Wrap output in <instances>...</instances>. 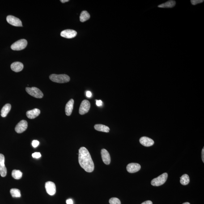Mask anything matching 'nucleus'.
<instances>
[{"instance_id": "f257e3e1", "label": "nucleus", "mask_w": 204, "mask_h": 204, "mask_svg": "<svg viewBox=\"0 0 204 204\" xmlns=\"http://www.w3.org/2000/svg\"><path fill=\"white\" fill-rule=\"evenodd\" d=\"M78 155V161L81 166L86 172H92L94 169V164L88 150L85 147H81Z\"/></svg>"}, {"instance_id": "f03ea898", "label": "nucleus", "mask_w": 204, "mask_h": 204, "mask_svg": "<svg viewBox=\"0 0 204 204\" xmlns=\"http://www.w3.org/2000/svg\"><path fill=\"white\" fill-rule=\"evenodd\" d=\"M49 78L52 81L59 83H66L70 80V77L65 74H52Z\"/></svg>"}, {"instance_id": "7ed1b4c3", "label": "nucleus", "mask_w": 204, "mask_h": 204, "mask_svg": "<svg viewBox=\"0 0 204 204\" xmlns=\"http://www.w3.org/2000/svg\"><path fill=\"white\" fill-rule=\"evenodd\" d=\"M168 177V174L166 173L162 174L156 178L153 179L151 181L152 185L155 186H159L164 184Z\"/></svg>"}, {"instance_id": "20e7f679", "label": "nucleus", "mask_w": 204, "mask_h": 204, "mask_svg": "<svg viewBox=\"0 0 204 204\" xmlns=\"http://www.w3.org/2000/svg\"><path fill=\"white\" fill-rule=\"evenodd\" d=\"M27 45V40L25 39H21L18 40L11 45V48L13 50L19 51L24 49Z\"/></svg>"}, {"instance_id": "39448f33", "label": "nucleus", "mask_w": 204, "mask_h": 204, "mask_svg": "<svg viewBox=\"0 0 204 204\" xmlns=\"http://www.w3.org/2000/svg\"><path fill=\"white\" fill-rule=\"evenodd\" d=\"M26 91L31 96L37 98H41L44 96L41 91L36 87H27Z\"/></svg>"}, {"instance_id": "423d86ee", "label": "nucleus", "mask_w": 204, "mask_h": 204, "mask_svg": "<svg viewBox=\"0 0 204 204\" xmlns=\"http://www.w3.org/2000/svg\"><path fill=\"white\" fill-rule=\"evenodd\" d=\"M91 108V104L89 101L83 100L81 103L79 109V113L81 115H83L87 113L89 110Z\"/></svg>"}, {"instance_id": "0eeeda50", "label": "nucleus", "mask_w": 204, "mask_h": 204, "mask_svg": "<svg viewBox=\"0 0 204 204\" xmlns=\"http://www.w3.org/2000/svg\"><path fill=\"white\" fill-rule=\"evenodd\" d=\"M6 21L9 24L16 27H23L21 21L19 18L13 16L9 15L6 17Z\"/></svg>"}, {"instance_id": "6e6552de", "label": "nucleus", "mask_w": 204, "mask_h": 204, "mask_svg": "<svg viewBox=\"0 0 204 204\" xmlns=\"http://www.w3.org/2000/svg\"><path fill=\"white\" fill-rule=\"evenodd\" d=\"M28 127V123L25 120H23L17 124L15 128V130L17 133H23L26 130Z\"/></svg>"}, {"instance_id": "1a4fd4ad", "label": "nucleus", "mask_w": 204, "mask_h": 204, "mask_svg": "<svg viewBox=\"0 0 204 204\" xmlns=\"http://www.w3.org/2000/svg\"><path fill=\"white\" fill-rule=\"evenodd\" d=\"M45 188L47 193L50 195H53L56 192V186L54 183L48 181L45 183Z\"/></svg>"}, {"instance_id": "9d476101", "label": "nucleus", "mask_w": 204, "mask_h": 204, "mask_svg": "<svg viewBox=\"0 0 204 204\" xmlns=\"http://www.w3.org/2000/svg\"><path fill=\"white\" fill-rule=\"evenodd\" d=\"M7 174V170L5 165V157L0 154V174L2 177H5Z\"/></svg>"}, {"instance_id": "9b49d317", "label": "nucleus", "mask_w": 204, "mask_h": 204, "mask_svg": "<svg viewBox=\"0 0 204 204\" xmlns=\"http://www.w3.org/2000/svg\"><path fill=\"white\" fill-rule=\"evenodd\" d=\"M77 35L76 31L73 30H66L63 31L61 33V36L66 38L71 39L75 37Z\"/></svg>"}, {"instance_id": "f8f14e48", "label": "nucleus", "mask_w": 204, "mask_h": 204, "mask_svg": "<svg viewBox=\"0 0 204 204\" xmlns=\"http://www.w3.org/2000/svg\"><path fill=\"white\" fill-rule=\"evenodd\" d=\"M127 170L130 173H135L140 171L141 169L140 164L136 163H131L127 166Z\"/></svg>"}, {"instance_id": "ddd939ff", "label": "nucleus", "mask_w": 204, "mask_h": 204, "mask_svg": "<svg viewBox=\"0 0 204 204\" xmlns=\"http://www.w3.org/2000/svg\"><path fill=\"white\" fill-rule=\"evenodd\" d=\"M101 155L102 160L104 164H109L110 163L111 159L110 155L108 152L105 149H103L101 150Z\"/></svg>"}, {"instance_id": "4468645a", "label": "nucleus", "mask_w": 204, "mask_h": 204, "mask_svg": "<svg viewBox=\"0 0 204 204\" xmlns=\"http://www.w3.org/2000/svg\"><path fill=\"white\" fill-rule=\"evenodd\" d=\"M140 142L141 144L146 147H149L152 146L154 143L153 140L146 137H142L140 140Z\"/></svg>"}, {"instance_id": "2eb2a0df", "label": "nucleus", "mask_w": 204, "mask_h": 204, "mask_svg": "<svg viewBox=\"0 0 204 204\" xmlns=\"http://www.w3.org/2000/svg\"><path fill=\"white\" fill-rule=\"evenodd\" d=\"M74 101L73 99H71L67 103L65 108V112L67 116H70L74 108Z\"/></svg>"}, {"instance_id": "dca6fc26", "label": "nucleus", "mask_w": 204, "mask_h": 204, "mask_svg": "<svg viewBox=\"0 0 204 204\" xmlns=\"http://www.w3.org/2000/svg\"><path fill=\"white\" fill-rule=\"evenodd\" d=\"M40 110L38 108H35L32 110L27 111L26 113L27 117L28 118L33 119L36 118L40 114Z\"/></svg>"}, {"instance_id": "f3484780", "label": "nucleus", "mask_w": 204, "mask_h": 204, "mask_svg": "<svg viewBox=\"0 0 204 204\" xmlns=\"http://www.w3.org/2000/svg\"><path fill=\"white\" fill-rule=\"evenodd\" d=\"M11 70L16 72L21 71L23 68V65L21 62H16L13 63L11 65Z\"/></svg>"}, {"instance_id": "a211bd4d", "label": "nucleus", "mask_w": 204, "mask_h": 204, "mask_svg": "<svg viewBox=\"0 0 204 204\" xmlns=\"http://www.w3.org/2000/svg\"><path fill=\"white\" fill-rule=\"evenodd\" d=\"M176 5V2L174 1H169L159 5L158 7L161 8H172L175 6Z\"/></svg>"}, {"instance_id": "6ab92c4d", "label": "nucleus", "mask_w": 204, "mask_h": 204, "mask_svg": "<svg viewBox=\"0 0 204 204\" xmlns=\"http://www.w3.org/2000/svg\"><path fill=\"white\" fill-rule=\"evenodd\" d=\"M11 109V105L6 104L2 108L1 110V116L2 117H6Z\"/></svg>"}, {"instance_id": "aec40b11", "label": "nucleus", "mask_w": 204, "mask_h": 204, "mask_svg": "<svg viewBox=\"0 0 204 204\" xmlns=\"http://www.w3.org/2000/svg\"><path fill=\"white\" fill-rule=\"evenodd\" d=\"M95 130L99 131L108 133L109 132L110 129L108 126L101 124H97L94 126Z\"/></svg>"}, {"instance_id": "412c9836", "label": "nucleus", "mask_w": 204, "mask_h": 204, "mask_svg": "<svg viewBox=\"0 0 204 204\" xmlns=\"http://www.w3.org/2000/svg\"><path fill=\"white\" fill-rule=\"evenodd\" d=\"M90 18V15L88 12L83 11L81 13L80 16V21L81 22L83 23L89 20Z\"/></svg>"}, {"instance_id": "4be33fe9", "label": "nucleus", "mask_w": 204, "mask_h": 204, "mask_svg": "<svg viewBox=\"0 0 204 204\" xmlns=\"http://www.w3.org/2000/svg\"><path fill=\"white\" fill-rule=\"evenodd\" d=\"M12 176L14 178L19 180L23 176V173L19 170H14L12 172Z\"/></svg>"}, {"instance_id": "5701e85b", "label": "nucleus", "mask_w": 204, "mask_h": 204, "mask_svg": "<svg viewBox=\"0 0 204 204\" xmlns=\"http://www.w3.org/2000/svg\"><path fill=\"white\" fill-rule=\"evenodd\" d=\"M180 183L183 185H186L190 181L189 176L187 174H184L180 177Z\"/></svg>"}, {"instance_id": "b1692460", "label": "nucleus", "mask_w": 204, "mask_h": 204, "mask_svg": "<svg viewBox=\"0 0 204 204\" xmlns=\"http://www.w3.org/2000/svg\"><path fill=\"white\" fill-rule=\"evenodd\" d=\"M10 193L13 197H20L21 196V192L19 189H12L10 191Z\"/></svg>"}, {"instance_id": "393cba45", "label": "nucleus", "mask_w": 204, "mask_h": 204, "mask_svg": "<svg viewBox=\"0 0 204 204\" xmlns=\"http://www.w3.org/2000/svg\"><path fill=\"white\" fill-rule=\"evenodd\" d=\"M109 203L110 204H121V201L118 198H112L109 200Z\"/></svg>"}, {"instance_id": "a878e982", "label": "nucleus", "mask_w": 204, "mask_h": 204, "mask_svg": "<svg viewBox=\"0 0 204 204\" xmlns=\"http://www.w3.org/2000/svg\"><path fill=\"white\" fill-rule=\"evenodd\" d=\"M204 2L203 0H191V2L192 4L195 6L197 4H200Z\"/></svg>"}, {"instance_id": "bb28decb", "label": "nucleus", "mask_w": 204, "mask_h": 204, "mask_svg": "<svg viewBox=\"0 0 204 204\" xmlns=\"http://www.w3.org/2000/svg\"><path fill=\"white\" fill-rule=\"evenodd\" d=\"M32 156L34 158L38 159L41 157V155L40 152H35L32 154Z\"/></svg>"}, {"instance_id": "cd10ccee", "label": "nucleus", "mask_w": 204, "mask_h": 204, "mask_svg": "<svg viewBox=\"0 0 204 204\" xmlns=\"http://www.w3.org/2000/svg\"><path fill=\"white\" fill-rule=\"evenodd\" d=\"M39 144H40V142H39V141L36 140L33 141L32 145L33 147L35 148L39 146Z\"/></svg>"}, {"instance_id": "c85d7f7f", "label": "nucleus", "mask_w": 204, "mask_h": 204, "mask_svg": "<svg viewBox=\"0 0 204 204\" xmlns=\"http://www.w3.org/2000/svg\"><path fill=\"white\" fill-rule=\"evenodd\" d=\"M102 103H102V101L101 100L96 101V104L98 106H102Z\"/></svg>"}, {"instance_id": "c756f323", "label": "nucleus", "mask_w": 204, "mask_h": 204, "mask_svg": "<svg viewBox=\"0 0 204 204\" xmlns=\"http://www.w3.org/2000/svg\"><path fill=\"white\" fill-rule=\"evenodd\" d=\"M92 95L91 92L90 91H87L86 92V96L88 98H91Z\"/></svg>"}, {"instance_id": "7c9ffc66", "label": "nucleus", "mask_w": 204, "mask_h": 204, "mask_svg": "<svg viewBox=\"0 0 204 204\" xmlns=\"http://www.w3.org/2000/svg\"><path fill=\"white\" fill-rule=\"evenodd\" d=\"M66 203L67 204H73V201L71 199H69L67 200Z\"/></svg>"}, {"instance_id": "2f4dec72", "label": "nucleus", "mask_w": 204, "mask_h": 204, "mask_svg": "<svg viewBox=\"0 0 204 204\" xmlns=\"http://www.w3.org/2000/svg\"><path fill=\"white\" fill-rule=\"evenodd\" d=\"M142 204H152V202L151 201H144V202L143 203H142Z\"/></svg>"}, {"instance_id": "473e14b6", "label": "nucleus", "mask_w": 204, "mask_h": 204, "mask_svg": "<svg viewBox=\"0 0 204 204\" xmlns=\"http://www.w3.org/2000/svg\"><path fill=\"white\" fill-rule=\"evenodd\" d=\"M204 148L202 150V161L203 162V163L204 162Z\"/></svg>"}, {"instance_id": "72a5a7b5", "label": "nucleus", "mask_w": 204, "mask_h": 204, "mask_svg": "<svg viewBox=\"0 0 204 204\" xmlns=\"http://www.w3.org/2000/svg\"><path fill=\"white\" fill-rule=\"evenodd\" d=\"M69 0H61V1H60L63 3H64L65 2H69Z\"/></svg>"}, {"instance_id": "f704fd0d", "label": "nucleus", "mask_w": 204, "mask_h": 204, "mask_svg": "<svg viewBox=\"0 0 204 204\" xmlns=\"http://www.w3.org/2000/svg\"><path fill=\"white\" fill-rule=\"evenodd\" d=\"M183 204H190V203H189V202H186L184 203H183Z\"/></svg>"}]
</instances>
